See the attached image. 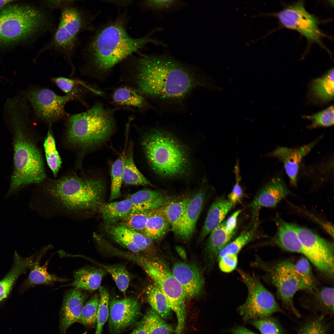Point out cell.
<instances>
[{"label":"cell","mask_w":334,"mask_h":334,"mask_svg":"<svg viewBox=\"0 0 334 334\" xmlns=\"http://www.w3.org/2000/svg\"><path fill=\"white\" fill-rule=\"evenodd\" d=\"M206 190L200 189L190 197L181 224L178 238L188 241L195 230L197 221L203 209L206 197Z\"/></svg>","instance_id":"ffe728a7"},{"label":"cell","mask_w":334,"mask_h":334,"mask_svg":"<svg viewBox=\"0 0 334 334\" xmlns=\"http://www.w3.org/2000/svg\"><path fill=\"white\" fill-rule=\"evenodd\" d=\"M87 297L82 290L76 288L70 289L66 293L60 313L59 327L62 334H66L69 327L79 321Z\"/></svg>","instance_id":"ac0fdd59"},{"label":"cell","mask_w":334,"mask_h":334,"mask_svg":"<svg viewBox=\"0 0 334 334\" xmlns=\"http://www.w3.org/2000/svg\"><path fill=\"white\" fill-rule=\"evenodd\" d=\"M176 250L178 255L184 260L187 259L186 253L185 250L182 247L177 246L176 247Z\"/></svg>","instance_id":"6f0895ef"},{"label":"cell","mask_w":334,"mask_h":334,"mask_svg":"<svg viewBox=\"0 0 334 334\" xmlns=\"http://www.w3.org/2000/svg\"><path fill=\"white\" fill-rule=\"evenodd\" d=\"M154 210L137 211L131 213L123 221L122 224L134 230L143 233L147 221Z\"/></svg>","instance_id":"7dc6e473"},{"label":"cell","mask_w":334,"mask_h":334,"mask_svg":"<svg viewBox=\"0 0 334 334\" xmlns=\"http://www.w3.org/2000/svg\"><path fill=\"white\" fill-rule=\"evenodd\" d=\"M123 159H118L113 164L111 169V192L109 199L112 200L119 197L123 182Z\"/></svg>","instance_id":"ee69618b"},{"label":"cell","mask_w":334,"mask_h":334,"mask_svg":"<svg viewBox=\"0 0 334 334\" xmlns=\"http://www.w3.org/2000/svg\"><path fill=\"white\" fill-rule=\"evenodd\" d=\"M51 80L66 95H73L80 99L82 89L79 85L83 83L82 82L63 77L52 78Z\"/></svg>","instance_id":"c3c4849f"},{"label":"cell","mask_w":334,"mask_h":334,"mask_svg":"<svg viewBox=\"0 0 334 334\" xmlns=\"http://www.w3.org/2000/svg\"><path fill=\"white\" fill-rule=\"evenodd\" d=\"M250 265L265 272L267 277L275 287L277 297L284 307L297 318H300L301 315L294 305L293 298L297 291H308V289L294 264L284 260L272 265L257 255Z\"/></svg>","instance_id":"30bf717a"},{"label":"cell","mask_w":334,"mask_h":334,"mask_svg":"<svg viewBox=\"0 0 334 334\" xmlns=\"http://www.w3.org/2000/svg\"><path fill=\"white\" fill-rule=\"evenodd\" d=\"M75 0H45L40 2L41 7L47 11L61 10L65 7L75 4Z\"/></svg>","instance_id":"816d5d0a"},{"label":"cell","mask_w":334,"mask_h":334,"mask_svg":"<svg viewBox=\"0 0 334 334\" xmlns=\"http://www.w3.org/2000/svg\"><path fill=\"white\" fill-rule=\"evenodd\" d=\"M289 193L290 191L283 179L277 176L261 189L250 206L256 210L263 207L273 208Z\"/></svg>","instance_id":"d6986e66"},{"label":"cell","mask_w":334,"mask_h":334,"mask_svg":"<svg viewBox=\"0 0 334 334\" xmlns=\"http://www.w3.org/2000/svg\"><path fill=\"white\" fill-rule=\"evenodd\" d=\"M170 228L165 216L156 209L149 218L143 233L153 241H158L164 238Z\"/></svg>","instance_id":"1f68e13d"},{"label":"cell","mask_w":334,"mask_h":334,"mask_svg":"<svg viewBox=\"0 0 334 334\" xmlns=\"http://www.w3.org/2000/svg\"><path fill=\"white\" fill-rule=\"evenodd\" d=\"M257 228V225L255 224L251 228L244 231L228 244L220 252L217 260L226 255L238 254L243 247L254 239Z\"/></svg>","instance_id":"f35d334b"},{"label":"cell","mask_w":334,"mask_h":334,"mask_svg":"<svg viewBox=\"0 0 334 334\" xmlns=\"http://www.w3.org/2000/svg\"><path fill=\"white\" fill-rule=\"evenodd\" d=\"M111 96L112 102L118 106L142 110L148 105L146 98L132 86L119 87L114 89Z\"/></svg>","instance_id":"83f0119b"},{"label":"cell","mask_w":334,"mask_h":334,"mask_svg":"<svg viewBox=\"0 0 334 334\" xmlns=\"http://www.w3.org/2000/svg\"><path fill=\"white\" fill-rule=\"evenodd\" d=\"M151 35L131 37L119 18L107 24L92 35L84 47L86 69L96 75H106L116 65L147 44L163 45V42L152 38Z\"/></svg>","instance_id":"7a4b0ae2"},{"label":"cell","mask_w":334,"mask_h":334,"mask_svg":"<svg viewBox=\"0 0 334 334\" xmlns=\"http://www.w3.org/2000/svg\"><path fill=\"white\" fill-rule=\"evenodd\" d=\"M132 146L130 145L123 159V182L132 185H151V182L136 167L133 158Z\"/></svg>","instance_id":"d6a6232c"},{"label":"cell","mask_w":334,"mask_h":334,"mask_svg":"<svg viewBox=\"0 0 334 334\" xmlns=\"http://www.w3.org/2000/svg\"><path fill=\"white\" fill-rule=\"evenodd\" d=\"M102 219L107 225H114L126 219L131 213V203L127 199L101 204L100 207Z\"/></svg>","instance_id":"f546056e"},{"label":"cell","mask_w":334,"mask_h":334,"mask_svg":"<svg viewBox=\"0 0 334 334\" xmlns=\"http://www.w3.org/2000/svg\"><path fill=\"white\" fill-rule=\"evenodd\" d=\"M99 295L95 294L83 306L79 322L87 326H92L96 323L99 304Z\"/></svg>","instance_id":"60d3db41"},{"label":"cell","mask_w":334,"mask_h":334,"mask_svg":"<svg viewBox=\"0 0 334 334\" xmlns=\"http://www.w3.org/2000/svg\"><path fill=\"white\" fill-rule=\"evenodd\" d=\"M178 3V1L173 0H147L144 1L145 6L150 9L162 10L173 7Z\"/></svg>","instance_id":"f5cc1de1"},{"label":"cell","mask_w":334,"mask_h":334,"mask_svg":"<svg viewBox=\"0 0 334 334\" xmlns=\"http://www.w3.org/2000/svg\"><path fill=\"white\" fill-rule=\"evenodd\" d=\"M305 257L322 273L331 278L334 276L333 243L321 237L307 228L295 225Z\"/></svg>","instance_id":"7c38bea8"},{"label":"cell","mask_w":334,"mask_h":334,"mask_svg":"<svg viewBox=\"0 0 334 334\" xmlns=\"http://www.w3.org/2000/svg\"><path fill=\"white\" fill-rule=\"evenodd\" d=\"M139 303L135 298L113 299L109 305L110 331L117 334L135 323L141 315Z\"/></svg>","instance_id":"9a60e30c"},{"label":"cell","mask_w":334,"mask_h":334,"mask_svg":"<svg viewBox=\"0 0 334 334\" xmlns=\"http://www.w3.org/2000/svg\"><path fill=\"white\" fill-rule=\"evenodd\" d=\"M277 18L284 27L298 32L310 42L321 45V40L325 35L319 28V21L306 10L302 1L295 2L280 11Z\"/></svg>","instance_id":"5bb4252c"},{"label":"cell","mask_w":334,"mask_h":334,"mask_svg":"<svg viewBox=\"0 0 334 334\" xmlns=\"http://www.w3.org/2000/svg\"><path fill=\"white\" fill-rule=\"evenodd\" d=\"M9 111L14 167L7 196L29 185L40 183L46 177L42 156L27 121V112L17 107Z\"/></svg>","instance_id":"3957f363"},{"label":"cell","mask_w":334,"mask_h":334,"mask_svg":"<svg viewBox=\"0 0 334 334\" xmlns=\"http://www.w3.org/2000/svg\"><path fill=\"white\" fill-rule=\"evenodd\" d=\"M334 69L328 71L322 77L314 79L310 89L317 99L324 102L332 100L334 97Z\"/></svg>","instance_id":"836d02e7"},{"label":"cell","mask_w":334,"mask_h":334,"mask_svg":"<svg viewBox=\"0 0 334 334\" xmlns=\"http://www.w3.org/2000/svg\"><path fill=\"white\" fill-rule=\"evenodd\" d=\"M321 136L310 143L296 148L278 147L268 154L270 156L278 159L282 162L291 185H297L298 176L302 159L321 139Z\"/></svg>","instance_id":"2e32d148"},{"label":"cell","mask_w":334,"mask_h":334,"mask_svg":"<svg viewBox=\"0 0 334 334\" xmlns=\"http://www.w3.org/2000/svg\"><path fill=\"white\" fill-rule=\"evenodd\" d=\"M86 332H84V333H83L82 334H86Z\"/></svg>","instance_id":"94428289"},{"label":"cell","mask_w":334,"mask_h":334,"mask_svg":"<svg viewBox=\"0 0 334 334\" xmlns=\"http://www.w3.org/2000/svg\"><path fill=\"white\" fill-rule=\"evenodd\" d=\"M277 231L274 237L268 243L276 245L287 251L302 254V247L295 225L287 222L280 217L275 220Z\"/></svg>","instance_id":"603a6c76"},{"label":"cell","mask_w":334,"mask_h":334,"mask_svg":"<svg viewBox=\"0 0 334 334\" xmlns=\"http://www.w3.org/2000/svg\"><path fill=\"white\" fill-rule=\"evenodd\" d=\"M114 110L97 102L85 111L69 116L65 132L67 143L84 150L104 142L114 129Z\"/></svg>","instance_id":"5b68a950"},{"label":"cell","mask_w":334,"mask_h":334,"mask_svg":"<svg viewBox=\"0 0 334 334\" xmlns=\"http://www.w3.org/2000/svg\"><path fill=\"white\" fill-rule=\"evenodd\" d=\"M218 260L221 270L224 272L229 273L232 272L236 268L238 262V255L237 254L226 255Z\"/></svg>","instance_id":"f907efd6"},{"label":"cell","mask_w":334,"mask_h":334,"mask_svg":"<svg viewBox=\"0 0 334 334\" xmlns=\"http://www.w3.org/2000/svg\"><path fill=\"white\" fill-rule=\"evenodd\" d=\"M127 199L132 204L131 213L155 209L178 198L165 195L159 191L145 189L129 195Z\"/></svg>","instance_id":"7402d4cb"},{"label":"cell","mask_w":334,"mask_h":334,"mask_svg":"<svg viewBox=\"0 0 334 334\" xmlns=\"http://www.w3.org/2000/svg\"><path fill=\"white\" fill-rule=\"evenodd\" d=\"M301 302L303 307L315 314L332 315L334 313V289L331 287L317 288Z\"/></svg>","instance_id":"cb8c5ba5"},{"label":"cell","mask_w":334,"mask_h":334,"mask_svg":"<svg viewBox=\"0 0 334 334\" xmlns=\"http://www.w3.org/2000/svg\"><path fill=\"white\" fill-rule=\"evenodd\" d=\"M237 271L247 289L246 301L237 309L244 321L269 317L276 312L284 313L272 294L256 276L240 268Z\"/></svg>","instance_id":"8fae6325"},{"label":"cell","mask_w":334,"mask_h":334,"mask_svg":"<svg viewBox=\"0 0 334 334\" xmlns=\"http://www.w3.org/2000/svg\"><path fill=\"white\" fill-rule=\"evenodd\" d=\"M13 1V0H0V10H2Z\"/></svg>","instance_id":"680465c9"},{"label":"cell","mask_w":334,"mask_h":334,"mask_svg":"<svg viewBox=\"0 0 334 334\" xmlns=\"http://www.w3.org/2000/svg\"><path fill=\"white\" fill-rule=\"evenodd\" d=\"M229 332L233 334H257L241 325L237 326L232 328L229 329Z\"/></svg>","instance_id":"11a10c76"},{"label":"cell","mask_w":334,"mask_h":334,"mask_svg":"<svg viewBox=\"0 0 334 334\" xmlns=\"http://www.w3.org/2000/svg\"><path fill=\"white\" fill-rule=\"evenodd\" d=\"M190 198V197L178 198L157 208L166 217L177 237H178L182 219Z\"/></svg>","instance_id":"4dcf8cb0"},{"label":"cell","mask_w":334,"mask_h":334,"mask_svg":"<svg viewBox=\"0 0 334 334\" xmlns=\"http://www.w3.org/2000/svg\"><path fill=\"white\" fill-rule=\"evenodd\" d=\"M295 268L310 292L316 288L315 280L308 260L302 257L294 264Z\"/></svg>","instance_id":"bcb514c9"},{"label":"cell","mask_w":334,"mask_h":334,"mask_svg":"<svg viewBox=\"0 0 334 334\" xmlns=\"http://www.w3.org/2000/svg\"><path fill=\"white\" fill-rule=\"evenodd\" d=\"M171 271L182 286L186 298H194L201 293L204 280L200 270L195 263L177 262Z\"/></svg>","instance_id":"e0dca14e"},{"label":"cell","mask_w":334,"mask_h":334,"mask_svg":"<svg viewBox=\"0 0 334 334\" xmlns=\"http://www.w3.org/2000/svg\"><path fill=\"white\" fill-rule=\"evenodd\" d=\"M111 276L119 289L125 293L129 285L130 276L126 268L122 265H105L98 264Z\"/></svg>","instance_id":"ab89813d"},{"label":"cell","mask_w":334,"mask_h":334,"mask_svg":"<svg viewBox=\"0 0 334 334\" xmlns=\"http://www.w3.org/2000/svg\"><path fill=\"white\" fill-rule=\"evenodd\" d=\"M141 321L147 334H171L174 331L171 325L166 323L152 309L146 312Z\"/></svg>","instance_id":"8d00e7d4"},{"label":"cell","mask_w":334,"mask_h":334,"mask_svg":"<svg viewBox=\"0 0 334 334\" xmlns=\"http://www.w3.org/2000/svg\"><path fill=\"white\" fill-rule=\"evenodd\" d=\"M61 11L58 26L49 41L40 50V55L49 50L61 55L72 64L79 35L91 30L92 18L84 10L75 4Z\"/></svg>","instance_id":"9c48e42d"},{"label":"cell","mask_w":334,"mask_h":334,"mask_svg":"<svg viewBox=\"0 0 334 334\" xmlns=\"http://www.w3.org/2000/svg\"><path fill=\"white\" fill-rule=\"evenodd\" d=\"M13 101H17H17H11V102H13ZM20 102V103H22V104H24L25 105H26L25 104H24V103H21V102Z\"/></svg>","instance_id":"91938a15"},{"label":"cell","mask_w":334,"mask_h":334,"mask_svg":"<svg viewBox=\"0 0 334 334\" xmlns=\"http://www.w3.org/2000/svg\"><path fill=\"white\" fill-rule=\"evenodd\" d=\"M241 212V210H237L222 222L225 228L228 232L234 233L237 225L238 217Z\"/></svg>","instance_id":"db71d44e"},{"label":"cell","mask_w":334,"mask_h":334,"mask_svg":"<svg viewBox=\"0 0 334 334\" xmlns=\"http://www.w3.org/2000/svg\"><path fill=\"white\" fill-rule=\"evenodd\" d=\"M234 205L228 199L223 198H219L215 200L208 212L199 235V240H203L212 231L219 226Z\"/></svg>","instance_id":"484cf974"},{"label":"cell","mask_w":334,"mask_h":334,"mask_svg":"<svg viewBox=\"0 0 334 334\" xmlns=\"http://www.w3.org/2000/svg\"><path fill=\"white\" fill-rule=\"evenodd\" d=\"M41 256L35 260L34 264L30 268L27 278L23 282L18 289L23 293L27 289L39 285H50L56 282H65L68 280L49 273L47 270V263L42 266L39 265Z\"/></svg>","instance_id":"f1b7e54d"},{"label":"cell","mask_w":334,"mask_h":334,"mask_svg":"<svg viewBox=\"0 0 334 334\" xmlns=\"http://www.w3.org/2000/svg\"><path fill=\"white\" fill-rule=\"evenodd\" d=\"M130 64L133 87L162 103L181 102L203 84L195 69L167 55H142Z\"/></svg>","instance_id":"6da1fadb"},{"label":"cell","mask_w":334,"mask_h":334,"mask_svg":"<svg viewBox=\"0 0 334 334\" xmlns=\"http://www.w3.org/2000/svg\"><path fill=\"white\" fill-rule=\"evenodd\" d=\"M46 161L55 177L61 167L62 161L56 147V143L51 128L49 127L43 143Z\"/></svg>","instance_id":"74e56055"},{"label":"cell","mask_w":334,"mask_h":334,"mask_svg":"<svg viewBox=\"0 0 334 334\" xmlns=\"http://www.w3.org/2000/svg\"><path fill=\"white\" fill-rule=\"evenodd\" d=\"M42 7L7 5L0 12V45L26 40L50 30L51 18Z\"/></svg>","instance_id":"8992f818"},{"label":"cell","mask_w":334,"mask_h":334,"mask_svg":"<svg viewBox=\"0 0 334 334\" xmlns=\"http://www.w3.org/2000/svg\"><path fill=\"white\" fill-rule=\"evenodd\" d=\"M43 188L45 200L52 209L59 213L75 216L101 206L105 189L99 179L85 178L74 174L51 179Z\"/></svg>","instance_id":"277c9868"},{"label":"cell","mask_w":334,"mask_h":334,"mask_svg":"<svg viewBox=\"0 0 334 334\" xmlns=\"http://www.w3.org/2000/svg\"><path fill=\"white\" fill-rule=\"evenodd\" d=\"M262 334H286L285 329L276 318L269 317L249 321Z\"/></svg>","instance_id":"b9f144b4"},{"label":"cell","mask_w":334,"mask_h":334,"mask_svg":"<svg viewBox=\"0 0 334 334\" xmlns=\"http://www.w3.org/2000/svg\"><path fill=\"white\" fill-rule=\"evenodd\" d=\"M105 272L102 268L84 267L75 272L72 282L61 287L72 286L82 290L94 291L100 287Z\"/></svg>","instance_id":"4316f807"},{"label":"cell","mask_w":334,"mask_h":334,"mask_svg":"<svg viewBox=\"0 0 334 334\" xmlns=\"http://www.w3.org/2000/svg\"><path fill=\"white\" fill-rule=\"evenodd\" d=\"M126 258L141 267L165 295L176 316V334H182L186 316L185 302L186 298L181 284L167 263L156 257H148L129 253Z\"/></svg>","instance_id":"ba28073f"},{"label":"cell","mask_w":334,"mask_h":334,"mask_svg":"<svg viewBox=\"0 0 334 334\" xmlns=\"http://www.w3.org/2000/svg\"><path fill=\"white\" fill-rule=\"evenodd\" d=\"M26 95L36 118L49 124L67 116L65 108L67 102L79 100L73 95H58L51 90L45 88H38L29 90Z\"/></svg>","instance_id":"4fadbf2b"},{"label":"cell","mask_w":334,"mask_h":334,"mask_svg":"<svg viewBox=\"0 0 334 334\" xmlns=\"http://www.w3.org/2000/svg\"><path fill=\"white\" fill-rule=\"evenodd\" d=\"M99 292L100 301L95 334H101L103 326L108 318L109 315V293L106 289L103 286H100Z\"/></svg>","instance_id":"7bdbcfd3"},{"label":"cell","mask_w":334,"mask_h":334,"mask_svg":"<svg viewBox=\"0 0 334 334\" xmlns=\"http://www.w3.org/2000/svg\"><path fill=\"white\" fill-rule=\"evenodd\" d=\"M129 334H147L143 324L140 321L137 326Z\"/></svg>","instance_id":"9f6ffc18"},{"label":"cell","mask_w":334,"mask_h":334,"mask_svg":"<svg viewBox=\"0 0 334 334\" xmlns=\"http://www.w3.org/2000/svg\"><path fill=\"white\" fill-rule=\"evenodd\" d=\"M146 293L152 309L163 319L169 318L172 311L167 298L161 291L154 284L148 287Z\"/></svg>","instance_id":"e575fe53"},{"label":"cell","mask_w":334,"mask_h":334,"mask_svg":"<svg viewBox=\"0 0 334 334\" xmlns=\"http://www.w3.org/2000/svg\"><path fill=\"white\" fill-rule=\"evenodd\" d=\"M326 315L317 314L308 317L300 325L297 334H328L331 326Z\"/></svg>","instance_id":"d590c367"},{"label":"cell","mask_w":334,"mask_h":334,"mask_svg":"<svg viewBox=\"0 0 334 334\" xmlns=\"http://www.w3.org/2000/svg\"><path fill=\"white\" fill-rule=\"evenodd\" d=\"M142 146L153 170L165 177H175L185 174L188 160L185 151L170 135L155 130L146 134Z\"/></svg>","instance_id":"52a82bcc"},{"label":"cell","mask_w":334,"mask_h":334,"mask_svg":"<svg viewBox=\"0 0 334 334\" xmlns=\"http://www.w3.org/2000/svg\"><path fill=\"white\" fill-rule=\"evenodd\" d=\"M35 257L34 255L24 257L15 252L12 267L0 281V305L8 298L18 278L33 265Z\"/></svg>","instance_id":"44dd1931"},{"label":"cell","mask_w":334,"mask_h":334,"mask_svg":"<svg viewBox=\"0 0 334 334\" xmlns=\"http://www.w3.org/2000/svg\"><path fill=\"white\" fill-rule=\"evenodd\" d=\"M234 172L235 176V183L232 191L228 195V200L235 204L240 203L243 195V191L240 184L241 177L238 161L235 164Z\"/></svg>","instance_id":"681fc988"},{"label":"cell","mask_w":334,"mask_h":334,"mask_svg":"<svg viewBox=\"0 0 334 334\" xmlns=\"http://www.w3.org/2000/svg\"><path fill=\"white\" fill-rule=\"evenodd\" d=\"M334 106L332 105L321 111L309 115L303 116L311 123L308 126L310 129L321 127H328L334 124Z\"/></svg>","instance_id":"f6af8a7d"},{"label":"cell","mask_w":334,"mask_h":334,"mask_svg":"<svg viewBox=\"0 0 334 334\" xmlns=\"http://www.w3.org/2000/svg\"><path fill=\"white\" fill-rule=\"evenodd\" d=\"M209 234L205 246L207 266L209 270L213 267L220 251L231 242L234 233L227 231L222 222Z\"/></svg>","instance_id":"d4e9b609"}]
</instances>
